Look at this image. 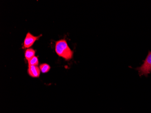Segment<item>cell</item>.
<instances>
[{
  "label": "cell",
  "mask_w": 151,
  "mask_h": 113,
  "mask_svg": "<svg viewBox=\"0 0 151 113\" xmlns=\"http://www.w3.org/2000/svg\"><path fill=\"white\" fill-rule=\"evenodd\" d=\"M40 36H34L30 33H28L24 42V47L29 48L33 45L34 43L40 38Z\"/></svg>",
  "instance_id": "3"
},
{
  "label": "cell",
  "mask_w": 151,
  "mask_h": 113,
  "mask_svg": "<svg viewBox=\"0 0 151 113\" xmlns=\"http://www.w3.org/2000/svg\"><path fill=\"white\" fill-rule=\"evenodd\" d=\"M40 68L41 72L43 73H47L50 69V65L46 63L41 64L40 66Z\"/></svg>",
  "instance_id": "6"
},
{
  "label": "cell",
  "mask_w": 151,
  "mask_h": 113,
  "mask_svg": "<svg viewBox=\"0 0 151 113\" xmlns=\"http://www.w3.org/2000/svg\"><path fill=\"white\" fill-rule=\"evenodd\" d=\"M35 51L32 48H28L25 51V58L28 61L35 57Z\"/></svg>",
  "instance_id": "5"
},
{
  "label": "cell",
  "mask_w": 151,
  "mask_h": 113,
  "mask_svg": "<svg viewBox=\"0 0 151 113\" xmlns=\"http://www.w3.org/2000/svg\"><path fill=\"white\" fill-rule=\"evenodd\" d=\"M28 73L31 77L37 78L40 76V69L37 66H30V67H29L28 69Z\"/></svg>",
  "instance_id": "4"
},
{
  "label": "cell",
  "mask_w": 151,
  "mask_h": 113,
  "mask_svg": "<svg viewBox=\"0 0 151 113\" xmlns=\"http://www.w3.org/2000/svg\"><path fill=\"white\" fill-rule=\"evenodd\" d=\"M136 69L139 72L140 76H145L147 77L148 75L151 72V52L148 51V55L143 62L141 66L137 68Z\"/></svg>",
  "instance_id": "2"
},
{
  "label": "cell",
  "mask_w": 151,
  "mask_h": 113,
  "mask_svg": "<svg viewBox=\"0 0 151 113\" xmlns=\"http://www.w3.org/2000/svg\"><path fill=\"white\" fill-rule=\"evenodd\" d=\"M55 51L59 57L63 58L66 60H70L73 58V53L65 40H61L57 42Z\"/></svg>",
  "instance_id": "1"
},
{
  "label": "cell",
  "mask_w": 151,
  "mask_h": 113,
  "mask_svg": "<svg viewBox=\"0 0 151 113\" xmlns=\"http://www.w3.org/2000/svg\"><path fill=\"white\" fill-rule=\"evenodd\" d=\"M39 64V61H38V58L35 56L33 58L28 61V66L30 67L32 66H36Z\"/></svg>",
  "instance_id": "7"
}]
</instances>
